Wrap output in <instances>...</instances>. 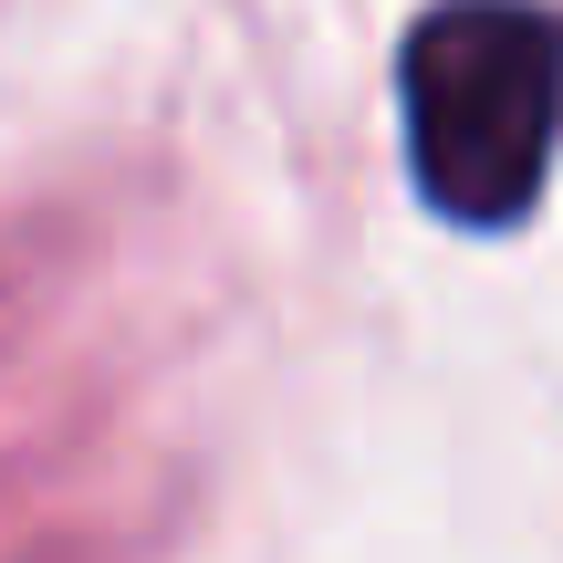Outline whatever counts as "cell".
<instances>
[{"instance_id": "obj_1", "label": "cell", "mask_w": 563, "mask_h": 563, "mask_svg": "<svg viewBox=\"0 0 563 563\" xmlns=\"http://www.w3.org/2000/svg\"><path fill=\"white\" fill-rule=\"evenodd\" d=\"M418 199L460 230H511L563 146V11L543 0H439L397 53Z\"/></svg>"}]
</instances>
